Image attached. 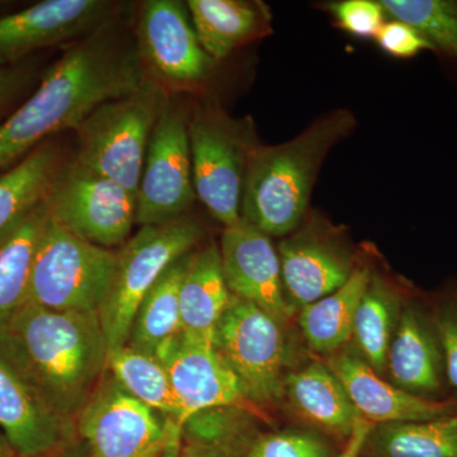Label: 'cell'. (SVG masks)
Masks as SVG:
<instances>
[{
	"label": "cell",
	"mask_w": 457,
	"mask_h": 457,
	"mask_svg": "<svg viewBox=\"0 0 457 457\" xmlns=\"http://www.w3.org/2000/svg\"><path fill=\"white\" fill-rule=\"evenodd\" d=\"M116 264L117 251L87 242L49 215L36 249L27 302L51 311L98 312Z\"/></svg>",
	"instance_id": "5b68a950"
},
{
	"label": "cell",
	"mask_w": 457,
	"mask_h": 457,
	"mask_svg": "<svg viewBox=\"0 0 457 457\" xmlns=\"http://www.w3.org/2000/svg\"><path fill=\"white\" fill-rule=\"evenodd\" d=\"M374 426V423L369 422L365 418H362L354 427L350 437L347 438L345 449L336 457H361L363 444H365L366 438H368L369 433Z\"/></svg>",
	"instance_id": "8d00e7d4"
},
{
	"label": "cell",
	"mask_w": 457,
	"mask_h": 457,
	"mask_svg": "<svg viewBox=\"0 0 457 457\" xmlns=\"http://www.w3.org/2000/svg\"><path fill=\"white\" fill-rule=\"evenodd\" d=\"M134 35L147 73L171 96L200 87L216 62L201 46L187 5L179 0L141 3Z\"/></svg>",
	"instance_id": "7c38bea8"
},
{
	"label": "cell",
	"mask_w": 457,
	"mask_h": 457,
	"mask_svg": "<svg viewBox=\"0 0 457 457\" xmlns=\"http://www.w3.org/2000/svg\"><path fill=\"white\" fill-rule=\"evenodd\" d=\"M66 159L62 147L47 140L13 167L0 171V231L46 198Z\"/></svg>",
	"instance_id": "83f0119b"
},
{
	"label": "cell",
	"mask_w": 457,
	"mask_h": 457,
	"mask_svg": "<svg viewBox=\"0 0 457 457\" xmlns=\"http://www.w3.org/2000/svg\"><path fill=\"white\" fill-rule=\"evenodd\" d=\"M186 5L201 46L216 62L270 27V14L260 2L188 0Z\"/></svg>",
	"instance_id": "7402d4cb"
},
{
	"label": "cell",
	"mask_w": 457,
	"mask_h": 457,
	"mask_svg": "<svg viewBox=\"0 0 457 457\" xmlns=\"http://www.w3.org/2000/svg\"><path fill=\"white\" fill-rule=\"evenodd\" d=\"M326 365L345 386L354 407L369 422H420L457 411V398H420L387 383L359 353L342 351L330 354Z\"/></svg>",
	"instance_id": "e0dca14e"
},
{
	"label": "cell",
	"mask_w": 457,
	"mask_h": 457,
	"mask_svg": "<svg viewBox=\"0 0 457 457\" xmlns=\"http://www.w3.org/2000/svg\"><path fill=\"white\" fill-rule=\"evenodd\" d=\"M405 300L395 286L372 273L357 308L352 339L360 356L380 376L386 372L387 352Z\"/></svg>",
	"instance_id": "f1b7e54d"
},
{
	"label": "cell",
	"mask_w": 457,
	"mask_h": 457,
	"mask_svg": "<svg viewBox=\"0 0 457 457\" xmlns=\"http://www.w3.org/2000/svg\"><path fill=\"white\" fill-rule=\"evenodd\" d=\"M219 249L230 294L285 326L294 312L286 300L281 264L270 236L240 219L224 228Z\"/></svg>",
	"instance_id": "5bb4252c"
},
{
	"label": "cell",
	"mask_w": 457,
	"mask_h": 457,
	"mask_svg": "<svg viewBox=\"0 0 457 457\" xmlns=\"http://www.w3.org/2000/svg\"><path fill=\"white\" fill-rule=\"evenodd\" d=\"M361 457H457V411L420 422L375 425Z\"/></svg>",
	"instance_id": "4316f807"
},
{
	"label": "cell",
	"mask_w": 457,
	"mask_h": 457,
	"mask_svg": "<svg viewBox=\"0 0 457 457\" xmlns=\"http://www.w3.org/2000/svg\"><path fill=\"white\" fill-rule=\"evenodd\" d=\"M69 427L0 359V431L16 455H49L68 437Z\"/></svg>",
	"instance_id": "d6986e66"
},
{
	"label": "cell",
	"mask_w": 457,
	"mask_h": 457,
	"mask_svg": "<svg viewBox=\"0 0 457 457\" xmlns=\"http://www.w3.org/2000/svg\"><path fill=\"white\" fill-rule=\"evenodd\" d=\"M16 453L12 449L5 436L0 431V457H14Z\"/></svg>",
	"instance_id": "74e56055"
},
{
	"label": "cell",
	"mask_w": 457,
	"mask_h": 457,
	"mask_svg": "<svg viewBox=\"0 0 457 457\" xmlns=\"http://www.w3.org/2000/svg\"><path fill=\"white\" fill-rule=\"evenodd\" d=\"M113 0H44L0 17V68L21 64L36 51L84 40L123 17Z\"/></svg>",
	"instance_id": "4fadbf2b"
},
{
	"label": "cell",
	"mask_w": 457,
	"mask_h": 457,
	"mask_svg": "<svg viewBox=\"0 0 457 457\" xmlns=\"http://www.w3.org/2000/svg\"><path fill=\"white\" fill-rule=\"evenodd\" d=\"M147 78L134 29L126 31L122 18L71 45L37 88L0 122V171L54 135L75 131L96 108L130 95Z\"/></svg>",
	"instance_id": "6da1fadb"
},
{
	"label": "cell",
	"mask_w": 457,
	"mask_h": 457,
	"mask_svg": "<svg viewBox=\"0 0 457 457\" xmlns=\"http://www.w3.org/2000/svg\"><path fill=\"white\" fill-rule=\"evenodd\" d=\"M330 8L339 26L357 37H376L386 14L380 2L372 0H345Z\"/></svg>",
	"instance_id": "d6a6232c"
},
{
	"label": "cell",
	"mask_w": 457,
	"mask_h": 457,
	"mask_svg": "<svg viewBox=\"0 0 457 457\" xmlns=\"http://www.w3.org/2000/svg\"><path fill=\"white\" fill-rule=\"evenodd\" d=\"M83 457H174L182 429L123 390L106 371L74 420Z\"/></svg>",
	"instance_id": "ba28073f"
},
{
	"label": "cell",
	"mask_w": 457,
	"mask_h": 457,
	"mask_svg": "<svg viewBox=\"0 0 457 457\" xmlns=\"http://www.w3.org/2000/svg\"><path fill=\"white\" fill-rule=\"evenodd\" d=\"M171 95L152 77L96 108L77 129L74 159L137 195L147 146Z\"/></svg>",
	"instance_id": "277c9868"
},
{
	"label": "cell",
	"mask_w": 457,
	"mask_h": 457,
	"mask_svg": "<svg viewBox=\"0 0 457 457\" xmlns=\"http://www.w3.org/2000/svg\"><path fill=\"white\" fill-rule=\"evenodd\" d=\"M189 113L171 96L150 139L137 189V224H165L188 215L196 198Z\"/></svg>",
	"instance_id": "8fae6325"
},
{
	"label": "cell",
	"mask_w": 457,
	"mask_h": 457,
	"mask_svg": "<svg viewBox=\"0 0 457 457\" xmlns=\"http://www.w3.org/2000/svg\"><path fill=\"white\" fill-rule=\"evenodd\" d=\"M230 300L220 249L216 243H210L192 253L180 287L182 336L196 345L213 347L216 328Z\"/></svg>",
	"instance_id": "44dd1931"
},
{
	"label": "cell",
	"mask_w": 457,
	"mask_h": 457,
	"mask_svg": "<svg viewBox=\"0 0 457 457\" xmlns=\"http://www.w3.org/2000/svg\"><path fill=\"white\" fill-rule=\"evenodd\" d=\"M385 13L408 23L436 50L457 62V2L450 0H381Z\"/></svg>",
	"instance_id": "f546056e"
},
{
	"label": "cell",
	"mask_w": 457,
	"mask_h": 457,
	"mask_svg": "<svg viewBox=\"0 0 457 457\" xmlns=\"http://www.w3.org/2000/svg\"><path fill=\"white\" fill-rule=\"evenodd\" d=\"M173 385L182 408L183 423L194 414L212 408H237L262 422L270 420L266 411L243 393L236 376L213 347L187 341L182 335L158 354Z\"/></svg>",
	"instance_id": "2e32d148"
},
{
	"label": "cell",
	"mask_w": 457,
	"mask_h": 457,
	"mask_svg": "<svg viewBox=\"0 0 457 457\" xmlns=\"http://www.w3.org/2000/svg\"><path fill=\"white\" fill-rule=\"evenodd\" d=\"M47 218L44 200L0 231V321L29 300L33 260Z\"/></svg>",
	"instance_id": "603a6c76"
},
{
	"label": "cell",
	"mask_w": 457,
	"mask_h": 457,
	"mask_svg": "<svg viewBox=\"0 0 457 457\" xmlns=\"http://www.w3.org/2000/svg\"><path fill=\"white\" fill-rule=\"evenodd\" d=\"M390 383L420 398H442L447 381L444 351L431 309L417 300H405L398 327L387 352ZM449 399V398H447Z\"/></svg>",
	"instance_id": "ac0fdd59"
},
{
	"label": "cell",
	"mask_w": 457,
	"mask_h": 457,
	"mask_svg": "<svg viewBox=\"0 0 457 457\" xmlns=\"http://www.w3.org/2000/svg\"><path fill=\"white\" fill-rule=\"evenodd\" d=\"M192 253L173 262L150 288L135 315L128 345L156 357L182 335L179 295Z\"/></svg>",
	"instance_id": "d4e9b609"
},
{
	"label": "cell",
	"mask_w": 457,
	"mask_h": 457,
	"mask_svg": "<svg viewBox=\"0 0 457 457\" xmlns=\"http://www.w3.org/2000/svg\"><path fill=\"white\" fill-rule=\"evenodd\" d=\"M284 327L253 303L231 295L216 328L213 350L246 398L262 409L284 396L288 362Z\"/></svg>",
	"instance_id": "9c48e42d"
},
{
	"label": "cell",
	"mask_w": 457,
	"mask_h": 457,
	"mask_svg": "<svg viewBox=\"0 0 457 457\" xmlns=\"http://www.w3.org/2000/svg\"><path fill=\"white\" fill-rule=\"evenodd\" d=\"M375 38L385 53L402 59L417 56L426 50L436 51L422 33L402 21L384 23Z\"/></svg>",
	"instance_id": "836d02e7"
},
{
	"label": "cell",
	"mask_w": 457,
	"mask_h": 457,
	"mask_svg": "<svg viewBox=\"0 0 457 457\" xmlns=\"http://www.w3.org/2000/svg\"><path fill=\"white\" fill-rule=\"evenodd\" d=\"M284 395L297 417L338 437H350L362 420L341 381L320 361L287 372Z\"/></svg>",
	"instance_id": "ffe728a7"
},
{
	"label": "cell",
	"mask_w": 457,
	"mask_h": 457,
	"mask_svg": "<svg viewBox=\"0 0 457 457\" xmlns=\"http://www.w3.org/2000/svg\"><path fill=\"white\" fill-rule=\"evenodd\" d=\"M203 237L200 222L186 215L140 227L120 246L112 285L98 312L108 351L128 343L135 315L150 288L173 262L191 253Z\"/></svg>",
	"instance_id": "8992f818"
},
{
	"label": "cell",
	"mask_w": 457,
	"mask_h": 457,
	"mask_svg": "<svg viewBox=\"0 0 457 457\" xmlns=\"http://www.w3.org/2000/svg\"><path fill=\"white\" fill-rule=\"evenodd\" d=\"M107 371L131 396L182 429V408L170 374L158 357L126 343L108 351Z\"/></svg>",
	"instance_id": "484cf974"
},
{
	"label": "cell",
	"mask_w": 457,
	"mask_h": 457,
	"mask_svg": "<svg viewBox=\"0 0 457 457\" xmlns=\"http://www.w3.org/2000/svg\"><path fill=\"white\" fill-rule=\"evenodd\" d=\"M36 82L35 69L18 64L0 68V122L13 112Z\"/></svg>",
	"instance_id": "e575fe53"
},
{
	"label": "cell",
	"mask_w": 457,
	"mask_h": 457,
	"mask_svg": "<svg viewBox=\"0 0 457 457\" xmlns=\"http://www.w3.org/2000/svg\"><path fill=\"white\" fill-rule=\"evenodd\" d=\"M249 447L237 445L204 444L183 441L179 453L174 457H246Z\"/></svg>",
	"instance_id": "d590c367"
},
{
	"label": "cell",
	"mask_w": 457,
	"mask_h": 457,
	"mask_svg": "<svg viewBox=\"0 0 457 457\" xmlns=\"http://www.w3.org/2000/svg\"><path fill=\"white\" fill-rule=\"evenodd\" d=\"M189 149L196 196L224 228L242 219L243 187L257 150L253 123L215 106L189 114Z\"/></svg>",
	"instance_id": "52a82bcc"
},
{
	"label": "cell",
	"mask_w": 457,
	"mask_h": 457,
	"mask_svg": "<svg viewBox=\"0 0 457 457\" xmlns=\"http://www.w3.org/2000/svg\"><path fill=\"white\" fill-rule=\"evenodd\" d=\"M353 126V116L338 111L287 143L258 146L245 174L242 219L270 237L287 236L299 227L327 153Z\"/></svg>",
	"instance_id": "3957f363"
},
{
	"label": "cell",
	"mask_w": 457,
	"mask_h": 457,
	"mask_svg": "<svg viewBox=\"0 0 457 457\" xmlns=\"http://www.w3.org/2000/svg\"><path fill=\"white\" fill-rule=\"evenodd\" d=\"M371 275L368 266L356 267L341 288L300 309V329L312 351L330 356L351 341L357 308Z\"/></svg>",
	"instance_id": "cb8c5ba5"
},
{
	"label": "cell",
	"mask_w": 457,
	"mask_h": 457,
	"mask_svg": "<svg viewBox=\"0 0 457 457\" xmlns=\"http://www.w3.org/2000/svg\"><path fill=\"white\" fill-rule=\"evenodd\" d=\"M50 218L92 245L113 249L130 239L137 195L66 159L45 198Z\"/></svg>",
	"instance_id": "30bf717a"
},
{
	"label": "cell",
	"mask_w": 457,
	"mask_h": 457,
	"mask_svg": "<svg viewBox=\"0 0 457 457\" xmlns=\"http://www.w3.org/2000/svg\"><path fill=\"white\" fill-rule=\"evenodd\" d=\"M431 312L444 351L447 381L457 398V291L436 300Z\"/></svg>",
	"instance_id": "1f68e13d"
},
{
	"label": "cell",
	"mask_w": 457,
	"mask_h": 457,
	"mask_svg": "<svg viewBox=\"0 0 457 457\" xmlns=\"http://www.w3.org/2000/svg\"><path fill=\"white\" fill-rule=\"evenodd\" d=\"M278 253L286 300L293 312L335 293L356 269L336 231L315 221L282 240Z\"/></svg>",
	"instance_id": "9a60e30c"
},
{
	"label": "cell",
	"mask_w": 457,
	"mask_h": 457,
	"mask_svg": "<svg viewBox=\"0 0 457 457\" xmlns=\"http://www.w3.org/2000/svg\"><path fill=\"white\" fill-rule=\"evenodd\" d=\"M246 457H333V450L314 433L290 431L258 435Z\"/></svg>",
	"instance_id": "4dcf8cb0"
},
{
	"label": "cell",
	"mask_w": 457,
	"mask_h": 457,
	"mask_svg": "<svg viewBox=\"0 0 457 457\" xmlns=\"http://www.w3.org/2000/svg\"><path fill=\"white\" fill-rule=\"evenodd\" d=\"M0 359L74 426L106 374L108 345L98 312L51 311L27 302L0 321Z\"/></svg>",
	"instance_id": "7a4b0ae2"
}]
</instances>
